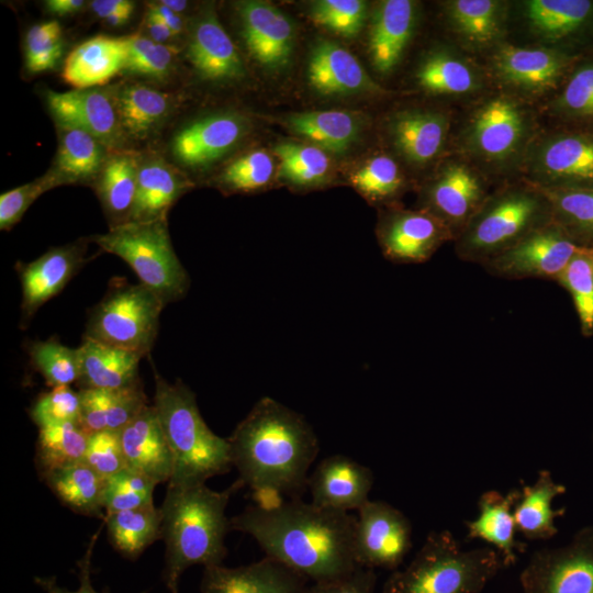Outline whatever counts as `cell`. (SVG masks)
Returning a JSON list of instances; mask_svg holds the SVG:
<instances>
[{
	"instance_id": "cell-3",
	"label": "cell",
	"mask_w": 593,
	"mask_h": 593,
	"mask_svg": "<svg viewBox=\"0 0 593 593\" xmlns=\"http://www.w3.org/2000/svg\"><path fill=\"white\" fill-rule=\"evenodd\" d=\"M243 485L239 479L223 491H214L205 483L168 484L160 507V538L166 544L163 581L170 593H178L179 580L189 567L222 564L230 530L226 506Z\"/></svg>"
},
{
	"instance_id": "cell-53",
	"label": "cell",
	"mask_w": 593,
	"mask_h": 593,
	"mask_svg": "<svg viewBox=\"0 0 593 593\" xmlns=\"http://www.w3.org/2000/svg\"><path fill=\"white\" fill-rule=\"evenodd\" d=\"M30 416L38 428L79 422L80 395L70 385L54 387L33 403Z\"/></svg>"
},
{
	"instance_id": "cell-18",
	"label": "cell",
	"mask_w": 593,
	"mask_h": 593,
	"mask_svg": "<svg viewBox=\"0 0 593 593\" xmlns=\"http://www.w3.org/2000/svg\"><path fill=\"white\" fill-rule=\"evenodd\" d=\"M373 472L367 466L344 456L324 458L309 477L311 502L317 506L346 512L359 510L369 501Z\"/></svg>"
},
{
	"instance_id": "cell-27",
	"label": "cell",
	"mask_w": 593,
	"mask_h": 593,
	"mask_svg": "<svg viewBox=\"0 0 593 593\" xmlns=\"http://www.w3.org/2000/svg\"><path fill=\"white\" fill-rule=\"evenodd\" d=\"M507 9V2L499 0H451L444 4V16L462 46L481 52L503 44Z\"/></svg>"
},
{
	"instance_id": "cell-34",
	"label": "cell",
	"mask_w": 593,
	"mask_h": 593,
	"mask_svg": "<svg viewBox=\"0 0 593 593\" xmlns=\"http://www.w3.org/2000/svg\"><path fill=\"white\" fill-rule=\"evenodd\" d=\"M566 492V485L557 482L549 470H539L534 483L523 485L514 506L517 533L528 540L553 538L559 532L556 519L563 516L567 508H555L552 503Z\"/></svg>"
},
{
	"instance_id": "cell-37",
	"label": "cell",
	"mask_w": 593,
	"mask_h": 593,
	"mask_svg": "<svg viewBox=\"0 0 593 593\" xmlns=\"http://www.w3.org/2000/svg\"><path fill=\"white\" fill-rule=\"evenodd\" d=\"M187 188L186 179L165 160L152 158L142 163L128 222L165 219Z\"/></svg>"
},
{
	"instance_id": "cell-50",
	"label": "cell",
	"mask_w": 593,
	"mask_h": 593,
	"mask_svg": "<svg viewBox=\"0 0 593 593\" xmlns=\"http://www.w3.org/2000/svg\"><path fill=\"white\" fill-rule=\"evenodd\" d=\"M273 172L272 157L266 150L257 149L232 161L219 180L227 190L248 192L267 186Z\"/></svg>"
},
{
	"instance_id": "cell-1",
	"label": "cell",
	"mask_w": 593,
	"mask_h": 593,
	"mask_svg": "<svg viewBox=\"0 0 593 593\" xmlns=\"http://www.w3.org/2000/svg\"><path fill=\"white\" fill-rule=\"evenodd\" d=\"M356 517L302 499L257 503L230 519V530L250 535L265 556L313 582L338 579L358 567Z\"/></svg>"
},
{
	"instance_id": "cell-64",
	"label": "cell",
	"mask_w": 593,
	"mask_h": 593,
	"mask_svg": "<svg viewBox=\"0 0 593 593\" xmlns=\"http://www.w3.org/2000/svg\"><path fill=\"white\" fill-rule=\"evenodd\" d=\"M163 4H165L167 8H169L171 11L180 14L184 9L188 7L187 1H179V0H163L160 1Z\"/></svg>"
},
{
	"instance_id": "cell-30",
	"label": "cell",
	"mask_w": 593,
	"mask_h": 593,
	"mask_svg": "<svg viewBox=\"0 0 593 593\" xmlns=\"http://www.w3.org/2000/svg\"><path fill=\"white\" fill-rule=\"evenodd\" d=\"M127 40L98 35L76 46L67 56L63 79L75 89L104 85L125 69Z\"/></svg>"
},
{
	"instance_id": "cell-31",
	"label": "cell",
	"mask_w": 593,
	"mask_h": 593,
	"mask_svg": "<svg viewBox=\"0 0 593 593\" xmlns=\"http://www.w3.org/2000/svg\"><path fill=\"white\" fill-rule=\"evenodd\" d=\"M417 85L430 94L466 97L485 86L482 69L456 49L437 47L427 53L415 71Z\"/></svg>"
},
{
	"instance_id": "cell-23",
	"label": "cell",
	"mask_w": 593,
	"mask_h": 593,
	"mask_svg": "<svg viewBox=\"0 0 593 593\" xmlns=\"http://www.w3.org/2000/svg\"><path fill=\"white\" fill-rule=\"evenodd\" d=\"M307 79L310 86L323 96L387 92L349 51L327 40L317 41L312 48Z\"/></svg>"
},
{
	"instance_id": "cell-20",
	"label": "cell",
	"mask_w": 593,
	"mask_h": 593,
	"mask_svg": "<svg viewBox=\"0 0 593 593\" xmlns=\"http://www.w3.org/2000/svg\"><path fill=\"white\" fill-rule=\"evenodd\" d=\"M86 243H75L47 250L18 270L21 281V324L27 323L37 310L57 295L82 267Z\"/></svg>"
},
{
	"instance_id": "cell-46",
	"label": "cell",
	"mask_w": 593,
	"mask_h": 593,
	"mask_svg": "<svg viewBox=\"0 0 593 593\" xmlns=\"http://www.w3.org/2000/svg\"><path fill=\"white\" fill-rule=\"evenodd\" d=\"M572 298L582 335H593V248L580 247L555 279Z\"/></svg>"
},
{
	"instance_id": "cell-28",
	"label": "cell",
	"mask_w": 593,
	"mask_h": 593,
	"mask_svg": "<svg viewBox=\"0 0 593 593\" xmlns=\"http://www.w3.org/2000/svg\"><path fill=\"white\" fill-rule=\"evenodd\" d=\"M416 3L384 0L373 12L369 30V55L374 69L387 75L402 59L416 24Z\"/></svg>"
},
{
	"instance_id": "cell-24",
	"label": "cell",
	"mask_w": 593,
	"mask_h": 593,
	"mask_svg": "<svg viewBox=\"0 0 593 593\" xmlns=\"http://www.w3.org/2000/svg\"><path fill=\"white\" fill-rule=\"evenodd\" d=\"M125 467L156 484L169 482L174 471L172 455L154 405H146L120 430Z\"/></svg>"
},
{
	"instance_id": "cell-22",
	"label": "cell",
	"mask_w": 593,
	"mask_h": 593,
	"mask_svg": "<svg viewBox=\"0 0 593 593\" xmlns=\"http://www.w3.org/2000/svg\"><path fill=\"white\" fill-rule=\"evenodd\" d=\"M307 579L279 561L264 557L236 568L204 567L201 593H302Z\"/></svg>"
},
{
	"instance_id": "cell-60",
	"label": "cell",
	"mask_w": 593,
	"mask_h": 593,
	"mask_svg": "<svg viewBox=\"0 0 593 593\" xmlns=\"http://www.w3.org/2000/svg\"><path fill=\"white\" fill-rule=\"evenodd\" d=\"M90 7L108 24L121 26L130 21L135 5L128 0H94Z\"/></svg>"
},
{
	"instance_id": "cell-45",
	"label": "cell",
	"mask_w": 593,
	"mask_h": 593,
	"mask_svg": "<svg viewBox=\"0 0 593 593\" xmlns=\"http://www.w3.org/2000/svg\"><path fill=\"white\" fill-rule=\"evenodd\" d=\"M279 159V176L294 186L320 184L328 176L331 160L325 150L295 142L279 143L273 147Z\"/></svg>"
},
{
	"instance_id": "cell-19",
	"label": "cell",
	"mask_w": 593,
	"mask_h": 593,
	"mask_svg": "<svg viewBox=\"0 0 593 593\" xmlns=\"http://www.w3.org/2000/svg\"><path fill=\"white\" fill-rule=\"evenodd\" d=\"M47 103L58 125L80 128L107 148H118L123 141L112 96L100 89H74L47 92Z\"/></svg>"
},
{
	"instance_id": "cell-58",
	"label": "cell",
	"mask_w": 593,
	"mask_h": 593,
	"mask_svg": "<svg viewBox=\"0 0 593 593\" xmlns=\"http://www.w3.org/2000/svg\"><path fill=\"white\" fill-rule=\"evenodd\" d=\"M376 584L374 570L358 567L345 577L313 582L302 593H374Z\"/></svg>"
},
{
	"instance_id": "cell-5",
	"label": "cell",
	"mask_w": 593,
	"mask_h": 593,
	"mask_svg": "<svg viewBox=\"0 0 593 593\" xmlns=\"http://www.w3.org/2000/svg\"><path fill=\"white\" fill-rule=\"evenodd\" d=\"M503 568L492 547L463 550L450 530H433L412 561L392 571L382 593H481Z\"/></svg>"
},
{
	"instance_id": "cell-36",
	"label": "cell",
	"mask_w": 593,
	"mask_h": 593,
	"mask_svg": "<svg viewBox=\"0 0 593 593\" xmlns=\"http://www.w3.org/2000/svg\"><path fill=\"white\" fill-rule=\"evenodd\" d=\"M286 122L293 133L335 155L347 153L363 128V119L345 110L293 113L287 116Z\"/></svg>"
},
{
	"instance_id": "cell-63",
	"label": "cell",
	"mask_w": 593,
	"mask_h": 593,
	"mask_svg": "<svg viewBox=\"0 0 593 593\" xmlns=\"http://www.w3.org/2000/svg\"><path fill=\"white\" fill-rule=\"evenodd\" d=\"M47 10L57 15H67L78 12L83 5L82 0H48L45 2Z\"/></svg>"
},
{
	"instance_id": "cell-35",
	"label": "cell",
	"mask_w": 593,
	"mask_h": 593,
	"mask_svg": "<svg viewBox=\"0 0 593 593\" xmlns=\"http://www.w3.org/2000/svg\"><path fill=\"white\" fill-rule=\"evenodd\" d=\"M77 348L80 389H118L139 380L141 355L86 337Z\"/></svg>"
},
{
	"instance_id": "cell-29",
	"label": "cell",
	"mask_w": 593,
	"mask_h": 593,
	"mask_svg": "<svg viewBox=\"0 0 593 593\" xmlns=\"http://www.w3.org/2000/svg\"><path fill=\"white\" fill-rule=\"evenodd\" d=\"M187 57L195 70L209 80H237L246 75L234 43L213 11L204 12L195 22Z\"/></svg>"
},
{
	"instance_id": "cell-33",
	"label": "cell",
	"mask_w": 593,
	"mask_h": 593,
	"mask_svg": "<svg viewBox=\"0 0 593 593\" xmlns=\"http://www.w3.org/2000/svg\"><path fill=\"white\" fill-rule=\"evenodd\" d=\"M79 423L90 435L101 430L120 432L146 405L141 381L118 389H80Z\"/></svg>"
},
{
	"instance_id": "cell-40",
	"label": "cell",
	"mask_w": 593,
	"mask_h": 593,
	"mask_svg": "<svg viewBox=\"0 0 593 593\" xmlns=\"http://www.w3.org/2000/svg\"><path fill=\"white\" fill-rule=\"evenodd\" d=\"M59 127L55 168L51 170L59 184L94 178L107 160V147L80 128L68 125Z\"/></svg>"
},
{
	"instance_id": "cell-8",
	"label": "cell",
	"mask_w": 593,
	"mask_h": 593,
	"mask_svg": "<svg viewBox=\"0 0 593 593\" xmlns=\"http://www.w3.org/2000/svg\"><path fill=\"white\" fill-rule=\"evenodd\" d=\"M91 239L128 264L139 283L165 305L182 299L189 290L190 278L175 253L166 217L110 226L107 233Z\"/></svg>"
},
{
	"instance_id": "cell-56",
	"label": "cell",
	"mask_w": 593,
	"mask_h": 593,
	"mask_svg": "<svg viewBox=\"0 0 593 593\" xmlns=\"http://www.w3.org/2000/svg\"><path fill=\"white\" fill-rule=\"evenodd\" d=\"M83 462L104 479L125 468L120 432L101 430L90 434Z\"/></svg>"
},
{
	"instance_id": "cell-26",
	"label": "cell",
	"mask_w": 593,
	"mask_h": 593,
	"mask_svg": "<svg viewBox=\"0 0 593 593\" xmlns=\"http://www.w3.org/2000/svg\"><path fill=\"white\" fill-rule=\"evenodd\" d=\"M521 495L519 489L505 494L488 490L478 499V516L466 521L467 539H480L496 550L505 568L514 566L527 544L516 538L514 506Z\"/></svg>"
},
{
	"instance_id": "cell-32",
	"label": "cell",
	"mask_w": 593,
	"mask_h": 593,
	"mask_svg": "<svg viewBox=\"0 0 593 593\" xmlns=\"http://www.w3.org/2000/svg\"><path fill=\"white\" fill-rule=\"evenodd\" d=\"M521 8L523 22L540 45L555 47L593 21V2L586 0H527Z\"/></svg>"
},
{
	"instance_id": "cell-13",
	"label": "cell",
	"mask_w": 593,
	"mask_h": 593,
	"mask_svg": "<svg viewBox=\"0 0 593 593\" xmlns=\"http://www.w3.org/2000/svg\"><path fill=\"white\" fill-rule=\"evenodd\" d=\"M570 59L568 54L553 46L503 43L493 49L489 66L492 77L505 92L525 100L556 89Z\"/></svg>"
},
{
	"instance_id": "cell-10",
	"label": "cell",
	"mask_w": 593,
	"mask_h": 593,
	"mask_svg": "<svg viewBox=\"0 0 593 593\" xmlns=\"http://www.w3.org/2000/svg\"><path fill=\"white\" fill-rule=\"evenodd\" d=\"M519 583L523 593H593V526L561 547L534 551Z\"/></svg>"
},
{
	"instance_id": "cell-43",
	"label": "cell",
	"mask_w": 593,
	"mask_h": 593,
	"mask_svg": "<svg viewBox=\"0 0 593 593\" xmlns=\"http://www.w3.org/2000/svg\"><path fill=\"white\" fill-rule=\"evenodd\" d=\"M540 190L549 201L552 221L577 246L593 248V187Z\"/></svg>"
},
{
	"instance_id": "cell-9",
	"label": "cell",
	"mask_w": 593,
	"mask_h": 593,
	"mask_svg": "<svg viewBox=\"0 0 593 593\" xmlns=\"http://www.w3.org/2000/svg\"><path fill=\"white\" fill-rule=\"evenodd\" d=\"M164 306L142 283L119 284L92 309L83 337L145 357L155 344Z\"/></svg>"
},
{
	"instance_id": "cell-61",
	"label": "cell",
	"mask_w": 593,
	"mask_h": 593,
	"mask_svg": "<svg viewBox=\"0 0 593 593\" xmlns=\"http://www.w3.org/2000/svg\"><path fill=\"white\" fill-rule=\"evenodd\" d=\"M147 13L163 21L175 35H178L183 31L184 22L181 15L171 11L161 2L150 4Z\"/></svg>"
},
{
	"instance_id": "cell-6",
	"label": "cell",
	"mask_w": 593,
	"mask_h": 593,
	"mask_svg": "<svg viewBox=\"0 0 593 593\" xmlns=\"http://www.w3.org/2000/svg\"><path fill=\"white\" fill-rule=\"evenodd\" d=\"M551 221L540 189L528 182L508 184L489 193L455 238V253L463 261L483 265Z\"/></svg>"
},
{
	"instance_id": "cell-47",
	"label": "cell",
	"mask_w": 593,
	"mask_h": 593,
	"mask_svg": "<svg viewBox=\"0 0 593 593\" xmlns=\"http://www.w3.org/2000/svg\"><path fill=\"white\" fill-rule=\"evenodd\" d=\"M350 182L367 200L378 203L396 198L404 177L392 157L376 155L350 176Z\"/></svg>"
},
{
	"instance_id": "cell-52",
	"label": "cell",
	"mask_w": 593,
	"mask_h": 593,
	"mask_svg": "<svg viewBox=\"0 0 593 593\" xmlns=\"http://www.w3.org/2000/svg\"><path fill=\"white\" fill-rule=\"evenodd\" d=\"M127 59L125 69L152 78H163L171 69L177 49L139 34L126 36Z\"/></svg>"
},
{
	"instance_id": "cell-25",
	"label": "cell",
	"mask_w": 593,
	"mask_h": 593,
	"mask_svg": "<svg viewBox=\"0 0 593 593\" xmlns=\"http://www.w3.org/2000/svg\"><path fill=\"white\" fill-rule=\"evenodd\" d=\"M450 131V116L443 111L411 109L394 114L389 124L392 144L413 166L434 161L444 150Z\"/></svg>"
},
{
	"instance_id": "cell-49",
	"label": "cell",
	"mask_w": 593,
	"mask_h": 593,
	"mask_svg": "<svg viewBox=\"0 0 593 593\" xmlns=\"http://www.w3.org/2000/svg\"><path fill=\"white\" fill-rule=\"evenodd\" d=\"M156 483L148 477L123 468L105 479L103 510L107 514L154 505Z\"/></svg>"
},
{
	"instance_id": "cell-11",
	"label": "cell",
	"mask_w": 593,
	"mask_h": 593,
	"mask_svg": "<svg viewBox=\"0 0 593 593\" xmlns=\"http://www.w3.org/2000/svg\"><path fill=\"white\" fill-rule=\"evenodd\" d=\"M522 168L526 182L538 189L593 187V137L564 133L536 137Z\"/></svg>"
},
{
	"instance_id": "cell-51",
	"label": "cell",
	"mask_w": 593,
	"mask_h": 593,
	"mask_svg": "<svg viewBox=\"0 0 593 593\" xmlns=\"http://www.w3.org/2000/svg\"><path fill=\"white\" fill-rule=\"evenodd\" d=\"M367 2L362 0H318L310 8L314 23L335 34L353 37L362 29L367 16Z\"/></svg>"
},
{
	"instance_id": "cell-38",
	"label": "cell",
	"mask_w": 593,
	"mask_h": 593,
	"mask_svg": "<svg viewBox=\"0 0 593 593\" xmlns=\"http://www.w3.org/2000/svg\"><path fill=\"white\" fill-rule=\"evenodd\" d=\"M113 102L124 136L147 138L165 120L170 110V97L139 83L120 87Z\"/></svg>"
},
{
	"instance_id": "cell-17",
	"label": "cell",
	"mask_w": 593,
	"mask_h": 593,
	"mask_svg": "<svg viewBox=\"0 0 593 593\" xmlns=\"http://www.w3.org/2000/svg\"><path fill=\"white\" fill-rule=\"evenodd\" d=\"M245 44L261 66L278 70L291 58L295 30L280 9L265 1H243L238 5Z\"/></svg>"
},
{
	"instance_id": "cell-57",
	"label": "cell",
	"mask_w": 593,
	"mask_h": 593,
	"mask_svg": "<svg viewBox=\"0 0 593 593\" xmlns=\"http://www.w3.org/2000/svg\"><path fill=\"white\" fill-rule=\"evenodd\" d=\"M56 186H59V182L49 171L40 179L2 193L0 195V228L7 231L13 227L43 192Z\"/></svg>"
},
{
	"instance_id": "cell-4",
	"label": "cell",
	"mask_w": 593,
	"mask_h": 593,
	"mask_svg": "<svg viewBox=\"0 0 593 593\" xmlns=\"http://www.w3.org/2000/svg\"><path fill=\"white\" fill-rule=\"evenodd\" d=\"M154 380L153 405L174 460L168 484H201L228 472L233 466L230 443L206 425L190 388L181 380L168 382L156 370Z\"/></svg>"
},
{
	"instance_id": "cell-42",
	"label": "cell",
	"mask_w": 593,
	"mask_h": 593,
	"mask_svg": "<svg viewBox=\"0 0 593 593\" xmlns=\"http://www.w3.org/2000/svg\"><path fill=\"white\" fill-rule=\"evenodd\" d=\"M161 521V511L155 505L120 511L104 517L111 545L131 560L160 538Z\"/></svg>"
},
{
	"instance_id": "cell-48",
	"label": "cell",
	"mask_w": 593,
	"mask_h": 593,
	"mask_svg": "<svg viewBox=\"0 0 593 593\" xmlns=\"http://www.w3.org/2000/svg\"><path fill=\"white\" fill-rule=\"evenodd\" d=\"M29 354L32 365L49 387L78 382L80 374L78 348L65 346L56 339H48L32 343Z\"/></svg>"
},
{
	"instance_id": "cell-14",
	"label": "cell",
	"mask_w": 593,
	"mask_h": 593,
	"mask_svg": "<svg viewBox=\"0 0 593 593\" xmlns=\"http://www.w3.org/2000/svg\"><path fill=\"white\" fill-rule=\"evenodd\" d=\"M577 248L563 228L551 221L481 266L490 275L504 279L555 280Z\"/></svg>"
},
{
	"instance_id": "cell-62",
	"label": "cell",
	"mask_w": 593,
	"mask_h": 593,
	"mask_svg": "<svg viewBox=\"0 0 593 593\" xmlns=\"http://www.w3.org/2000/svg\"><path fill=\"white\" fill-rule=\"evenodd\" d=\"M146 26L150 38L157 43L165 44L176 36L163 21L149 13L146 15Z\"/></svg>"
},
{
	"instance_id": "cell-21",
	"label": "cell",
	"mask_w": 593,
	"mask_h": 593,
	"mask_svg": "<svg viewBox=\"0 0 593 593\" xmlns=\"http://www.w3.org/2000/svg\"><path fill=\"white\" fill-rule=\"evenodd\" d=\"M247 130L246 119L237 113L211 114L191 122L175 135L172 154L187 167L208 166L235 147Z\"/></svg>"
},
{
	"instance_id": "cell-55",
	"label": "cell",
	"mask_w": 593,
	"mask_h": 593,
	"mask_svg": "<svg viewBox=\"0 0 593 593\" xmlns=\"http://www.w3.org/2000/svg\"><path fill=\"white\" fill-rule=\"evenodd\" d=\"M551 111L568 116H593V63L577 68L551 103Z\"/></svg>"
},
{
	"instance_id": "cell-41",
	"label": "cell",
	"mask_w": 593,
	"mask_h": 593,
	"mask_svg": "<svg viewBox=\"0 0 593 593\" xmlns=\"http://www.w3.org/2000/svg\"><path fill=\"white\" fill-rule=\"evenodd\" d=\"M139 165L135 154L118 152L107 158L102 167L98 191L107 213L114 221L111 226L128 222L136 194Z\"/></svg>"
},
{
	"instance_id": "cell-12",
	"label": "cell",
	"mask_w": 593,
	"mask_h": 593,
	"mask_svg": "<svg viewBox=\"0 0 593 593\" xmlns=\"http://www.w3.org/2000/svg\"><path fill=\"white\" fill-rule=\"evenodd\" d=\"M407 516L384 501L366 502L358 510L354 532L357 567L395 571L413 546Z\"/></svg>"
},
{
	"instance_id": "cell-39",
	"label": "cell",
	"mask_w": 593,
	"mask_h": 593,
	"mask_svg": "<svg viewBox=\"0 0 593 593\" xmlns=\"http://www.w3.org/2000/svg\"><path fill=\"white\" fill-rule=\"evenodd\" d=\"M42 478L57 499L71 511L90 517H105V479L83 461L55 469Z\"/></svg>"
},
{
	"instance_id": "cell-2",
	"label": "cell",
	"mask_w": 593,
	"mask_h": 593,
	"mask_svg": "<svg viewBox=\"0 0 593 593\" xmlns=\"http://www.w3.org/2000/svg\"><path fill=\"white\" fill-rule=\"evenodd\" d=\"M227 440L232 465L258 503L269 496L301 499L320 451L317 436L301 414L264 396Z\"/></svg>"
},
{
	"instance_id": "cell-15",
	"label": "cell",
	"mask_w": 593,
	"mask_h": 593,
	"mask_svg": "<svg viewBox=\"0 0 593 593\" xmlns=\"http://www.w3.org/2000/svg\"><path fill=\"white\" fill-rule=\"evenodd\" d=\"M488 195L483 176L467 160L454 158L423 189L421 209L445 223L456 238Z\"/></svg>"
},
{
	"instance_id": "cell-44",
	"label": "cell",
	"mask_w": 593,
	"mask_h": 593,
	"mask_svg": "<svg viewBox=\"0 0 593 593\" xmlns=\"http://www.w3.org/2000/svg\"><path fill=\"white\" fill-rule=\"evenodd\" d=\"M88 437L79 422L38 428L35 462L41 477L83 461Z\"/></svg>"
},
{
	"instance_id": "cell-16",
	"label": "cell",
	"mask_w": 593,
	"mask_h": 593,
	"mask_svg": "<svg viewBox=\"0 0 593 593\" xmlns=\"http://www.w3.org/2000/svg\"><path fill=\"white\" fill-rule=\"evenodd\" d=\"M378 238L385 258L400 264L427 261L454 234L424 209L391 210L382 215Z\"/></svg>"
},
{
	"instance_id": "cell-54",
	"label": "cell",
	"mask_w": 593,
	"mask_h": 593,
	"mask_svg": "<svg viewBox=\"0 0 593 593\" xmlns=\"http://www.w3.org/2000/svg\"><path fill=\"white\" fill-rule=\"evenodd\" d=\"M63 54L61 27L57 21L32 26L25 37V61L30 71L55 67Z\"/></svg>"
},
{
	"instance_id": "cell-7",
	"label": "cell",
	"mask_w": 593,
	"mask_h": 593,
	"mask_svg": "<svg viewBox=\"0 0 593 593\" xmlns=\"http://www.w3.org/2000/svg\"><path fill=\"white\" fill-rule=\"evenodd\" d=\"M536 126L525 100L502 91L473 107L461 127L459 146L470 160L501 174L522 167L536 139Z\"/></svg>"
},
{
	"instance_id": "cell-59",
	"label": "cell",
	"mask_w": 593,
	"mask_h": 593,
	"mask_svg": "<svg viewBox=\"0 0 593 593\" xmlns=\"http://www.w3.org/2000/svg\"><path fill=\"white\" fill-rule=\"evenodd\" d=\"M100 529L92 535L86 553L78 561V578H79V588L76 591H69L60 585H58L55 577H36L34 582L46 593H99L94 590L91 583V559L93 553V548L98 539ZM107 593V591L104 592ZM145 593V592H142Z\"/></svg>"
}]
</instances>
